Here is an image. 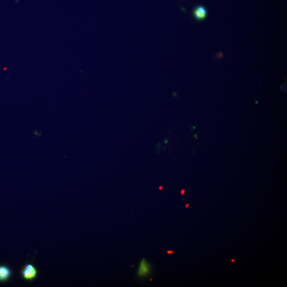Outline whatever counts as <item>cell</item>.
<instances>
[{
  "label": "cell",
  "mask_w": 287,
  "mask_h": 287,
  "mask_svg": "<svg viewBox=\"0 0 287 287\" xmlns=\"http://www.w3.org/2000/svg\"><path fill=\"white\" fill-rule=\"evenodd\" d=\"M38 271L32 264H26L21 270V276L26 281L33 282L37 278Z\"/></svg>",
  "instance_id": "obj_1"
},
{
  "label": "cell",
  "mask_w": 287,
  "mask_h": 287,
  "mask_svg": "<svg viewBox=\"0 0 287 287\" xmlns=\"http://www.w3.org/2000/svg\"><path fill=\"white\" fill-rule=\"evenodd\" d=\"M151 273V266L146 260L143 259L140 263L138 271V275L140 277L148 276Z\"/></svg>",
  "instance_id": "obj_2"
},
{
  "label": "cell",
  "mask_w": 287,
  "mask_h": 287,
  "mask_svg": "<svg viewBox=\"0 0 287 287\" xmlns=\"http://www.w3.org/2000/svg\"><path fill=\"white\" fill-rule=\"evenodd\" d=\"M11 269L6 266H0V282H5L9 280L12 276Z\"/></svg>",
  "instance_id": "obj_3"
},
{
  "label": "cell",
  "mask_w": 287,
  "mask_h": 287,
  "mask_svg": "<svg viewBox=\"0 0 287 287\" xmlns=\"http://www.w3.org/2000/svg\"><path fill=\"white\" fill-rule=\"evenodd\" d=\"M207 11L205 7L203 6H197L193 11V16L198 21L204 20L207 16Z\"/></svg>",
  "instance_id": "obj_4"
},
{
  "label": "cell",
  "mask_w": 287,
  "mask_h": 287,
  "mask_svg": "<svg viewBox=\"0 0 287 287\" xmlns=\"http://www.w3.org/2000/svg\"><path fill=\"white\" fill-rule=\"evenodd\" d=\"M168 254H173L174 253L173 251H168L167 252Z\"/></svg>",
  "instance_id": "obj_5"
},
{
  "label": "cell",
  "mask_w": 287,
  "mask_h": 287,
  "mask_svg": "<svg viewBox=\"0 0 287 287\" xmlns=\"http://www.w3.org/2000/svg\"><path fill=\"white\" fill-rule=\"evenodd\" d=\"M184 193H185V191H184V190H182V195H184Z\"/></svg>",
  "instance_id": "obj_6"
},
{
  "label": "cell",
  "mask_w": 287,
  "mask_h": 287,
  "mask_svg": "<svg viewBox=\"0 0 287 287\" xmlns=\"http://www.w3.org/2000/svg\"><path fill=\"white\" fill-rule=\"evenodd\" d=\"M189 204H188L187 205H186V207L187 208L189 207Z\"/></svg>",
  "instance_id": "obj_7"
},
{
  "label": "cell",
  "mask_w": 287,
  "mask_h": 287,
  "mask_svg": "<svg viewBox=\"0 0 287 287\" xmlns=\"http://www.w3.org/2000/svg\"><path fill=\"white\" fill-rule=\"evenodd\" d=\"M231 261L235 262V260H231Z\"/></svg>",
  "instance_id": "obj_8"
},
{
  "label": "cell",
  "mask_w": 287,
  "mask_h": 287,
  "mask_svg": "<svg viewBox=\"0 0 287 287\" xmlns=\"http://www.w3.org/2000/svg\"><path fill=\"white\" fill-rule=\"evenodd\" d=\"M162 189V187H160L159 189L161 190Z\"/></svg>",
  "instance_id": "obj_9"
}]
</instances>
